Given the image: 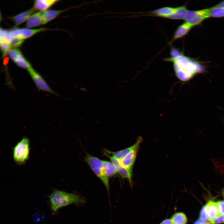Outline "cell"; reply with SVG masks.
I'll return each instance as SVG.
<instances>
[{
	"instance_id": "1",
	"label": "cell",
	"mask_w": 224,
	"mask_h": 224,
	"mask_svg": "<svg viewBox=\"0 0 224 224\" xmlns=\"http://www.w3.org/2000/svg\"><path fill=\"white\" fill-rule=\"evenodd\" d=\"M167 60L173 62L176 75L182 81L190 80L203 70L198 62L182 54H177Z\"/></svg>"
},
{
	"instance_id": "2",
	"label": "cell",
	"mask_w": 224,
	"mask_h": 224,
	"mask_svg": "<svg viewBox=\"0 0 224 224\" xmlns=\"http://www.w3.org/2000/svg\"><path fill=\"white\" fill-rule=\"evenodd\" d=\"M48 197L53 215L57 214L58 210L63 207L71 204L81 206L86 202L85 198L77 193H69L57 189L54 190Z\"/></svg>"
},
{
	"instance_id": "3",
	"label": "cell",
	"mask_w": 224,
	"mask_h": 224,
	"mask_svg": "<svg viewBox=\"0 0 224 224\" xmlns=\"http://www.w3.org/2000/svg\"><path fill=\"white\" fill-rule=\"evenodd\" d=\"M84 160L89 166L93 172L102 181L107 189L108 194H109V178L107 176L105 173L103 160L87 153L84 158Z\"/></svg>"
},
{
	"instance_id": "4",
	"label": "cell",
	"mask_w": 224,
	"mask_h": 224,
	"mask_svg": "<svg viewBox=\"0 0 224 224\" xmlns=\"http://www.w3.org/2000/svg\"><path fill=\"white\" fill-rule=\"evenodd\" d=\"M30 150L29 140L24 137L13 148V158L17 165L25 164L29 159Z\"/></svg>"
},
{
	"instance_id": "5",
	"label": "cell",
	"mask_w": 224,
	"mask_h": 224,
	"mask_svg": "<svg viewBox=\"0 0 224 224\" xmlns=\"http://www.w3.org/2000/svg\"><path fill=\"white\" fill-rule=\"evenodd\" d=\"M209 17V9L196 11L188 10L184 19L185 22L193 27L199 24Z\"/></svg>"
},
{
	"instance_id": "6",
	"label": "cell",
	"mask_w": 224,
	"mask_h": 224,
	"mask_svg": "<svg viewBox=\"0 0 224 224\" xmlns=\"http://www.w3.org/2000/svg\"><path fill=\"white\" fill-rule=\"evenodd\" d=\"M27 71L38 89L55 95L57 94L50 88L41 75L32 67L28 69Z\"/></svg>"
},
{
	"instance_id": "7",
	"label": "cell",
	"mask_w": 224,
	"mask_h": 224,
	"mask_svg": "<svg viewBox=\"0 0 224 224\" xmlns=\"http://www.w3.org/2000/svg\"><path fill=\"white\" fill-rule=\"evenodd\" d=\"M103 154L108 157L111 162L116 168L118 173L122 178L127 179L128 180L131 186H132V177L133 171L128 170L124 167L121 164L119 160L116 159L113 156L104 152Z\"/></svg>"
},
{
	"instance_id": "8",
	"label": "cell",
	"mask_w": 224,
	"mask_h": 224,
	"mask_svg": "<svg viewBox=\"0 0 224 224\" xmlns=\"http://www.w3.org/2000/svg\"><path fill=\"white\" fill-rule=\"evenodd\" d=\"M142 140V137H139L138 138L135 143L130 147L116 152L111 151L104 148V152L109 154L112 155V156L116 159L120 160L124 158L133 150L138 147H139Z\"/></svg>"
},
{
	"instance_id": "9",
	"label": "cell",
	"mask_w": 224,
	"mask_h": 224,
	"mask_svg": "<svg viewBox=\"0 0 224 224\" xmlns=\"http://www.w3.org/2000/svg\"><path fill=\"white\" fill-rule=\"evenodd\" d=\"M139 147H138L132 151L126 156L119 160L121 164L125 168L130 171H133V169Z\"/></svg>"
},
{
	"instance_id": "10",
	"label": "cell",
	"mask_w": 224,
	"mask_h": 224,
	"mask_svg": "<svg viewBox=\"0 0 224 224\" xmlns=\"http://www.w3.org/2000/svg\"><path fill=\"white\" fill-rule=\"evenodd\" d=\"M43 25L42 11H38L32 14L26 21V28H31Z\"/></svg>"
},
{
	"instance_id": "11",
	"label": "cell",
	"mask_w": 224,
	"mask_h": 224,
	"mask_svg": "<svg viewBox=\"0 0 224 224\" xmlns=\"http://www.w3.org/2000/svg\"><path fill=\"white\" fill-rule=\"evenodd\" d=\"M58 0H36L34 1L33 7L38 11H44L49 9L58 2Z\"/></svg>"
},
{
	"instance_id": "12",
	"label": "cell",
	"mask_w": 224,
	"mask_h": 224,
	"mask_svg": "<svg viewBox=\"0 0 224 224\" xmlns=\"http://www.w3.org/2000/svg\"><path fill=\"white\" fill-rule=\"evenodd\" d=\"M208 222H210L220 215L217 202L209 201L206 204Z\"/></svg>"
},
{
	"instance_id": "13",
	"label": "cell",
	"mask_w": 224,
	"mask_h": 224,
	"mask_svg": "<svg viewBox=\"0 0 224 224\" xmlns=\"http://www.w3.org/2000/svg\"><path fill=\"white\" fill-rule=\"evenodd\" d=\"M68 9L61 10H48L42 11L43 25L45 24L56 18Z\"/></svg>"
},
{
	"instance_id": "14",
	"label": "cell",
	"mask_w": 224,
	"mask_h": 224,
	"mask_svg": "<svg viewBox=\"0 0 224 224\" xmlns=\"http://www.w3.org/2000/svg\"><path fill=\"white\" fill-rule=\"evenodd\" d=\"M36 11L33 7L22 12H21L12 17V19L16 26L21 24L27 21L29 17Z\"/></svg>"
},
{
	"instance_id": "15",
	"label": "cell",
	"mask_w": 224,
	"mask_h": 224,
	"mask_svg": "<svg viewBox=\"0 0 224 224\" xmlns=\"http://www.w3.org/2000/svg\"><path fill=\"white\" fill-rule=\"evenodd\" d=\"M192 27L186 22L183 23L176 30L172 40H175L184 36L189 32Z\"/></svg>"
},
{
	"instance_id": "16",
	"label": "cell",
	"mask_w": 224,
	"mask_h": 224,
	"mask_svg": "<svg viewBox=\"0 0 224 224\" xmlns=\"http://www.w3.org/2000/svg\"><path fill=\"white\" fill-rule=\"evenodd\" d=\"M187 11L186 7L184 6L177 7L173 13L166 18L175 20L184 19Z\"/></svg>"
},
{
	"instance_id": "17",
	"label": "cell",
	"mask_w": 224,
	"mask_h": 224,
	"mask_svg": "<svg viewBox=\"0 0 224 224\" xmlns=\"http://www.w3.org/2000/svg\"><path fill=\"white\" fill-rule=\"evenodd\" d=\"M103 163L105 173L108 178L118 174L116 168L111 162L103 160Z\"/></svg>"
},
{
	"instance_id": "18",
	"label": "cell",
	"mask_w": 224,
	"mask_h": 224,
	"mask_svg": "<svg viewBox=\"0 0 224 224\" xmlns=\"http://www.w3.org/2000/svg\"><path fill=\"white\" fill-rule=\"evenodd\" d=\"M176 7H165L155 10L152 12V13L155 16L166 18L173 13L175 10Z\"/></svg>"
},
{
	"instance_id": "19",
	"label": "cell",
	"mask_w": 224,
	"mask_h": 224,
	"mask_svg": "<svg viewBox=\"0 0 224 224\" xmlns=\"http://www.w3.org/2000/svg\"><path fill=\"white\" fill-rule=\"evenodd\" d=\"M173 224H187L188 219L186 215L182 212L174 214L170 219Z\"/></svg>"
},
{
	"instance_id": "20",
	"label": "cell",
	"mask_w": 224,
	"mask_h": 224,
	"mask_svg": "<svg viewBox=\"0 0 224 224\" xmlns=\"http://www.w3.org/2000/svg\"><path fill=\"white\" fill-rule=\"evenodd\" d=\"M14 62L20 67L27 70L32 67L30 63L24 57L23 54L18 57Z\"/></svg>"
},
{
	"instance_id": "21",
	"label": "cell",
	"mask_w": 224,
	"mask_h": 224,
	"mask_svg": "<svg viewBox=\"0 0 224 224\" xmlns=\"http://www.w3.org/2000/svg\"><path fill=\"white\" fill-rule=\"evenodd\" d=\"M210 17H224V7L215 6L209 9Z\"/></svg>"
},
{
	"instance_id": "22",
	"label": "cell",
	"mask_w": 224,
	"mask_h": 224,
	"mask_svg": "<svg viewBox=\"0 0 224 224\" xmlns=\"http://www.w3.org/2000/svg\"><path fill=\"white\" fill-rule=\"evenodd\" d=\"M11 47L10 42L4 38L0 39V49L5 55Z\"/></svg>"
},
{
	"instance_id": "23",
	"label": "cell",
	"mask_w": 224,
	"mask_h": 224,
	"mask_svg": "<svg viewBox=\"0 0 224 224\" xmlns=\"http://www.w3.org/2000/svg\"><path fill=\"white\" fill-rule=\"evenodd\" d=\"M8 54L10 58L13 61L22 54L20 50L16 48L10 49L8 52Z\"/></svg>"
},
{
	"instance_id": "24",
	"label": "cell",
	"mask_w": 224,
	"mask_h": 224,
	"mask_svg": "<svg viewBox=\"0 0 224 224\" xmlns=\"http://www.w3.org/2000/svg\"><path fill=\"white\" fill-rule=\"evenodd\" d=\"M24 40L18 37H13L10 43L11 47H17L22 44Z\"/></svg>"
},
{
	"instance_id": "25",
	"label": "cell",
	"mask_w": 224,
	"mask_h": 224,
	"mask_svg": "<svg viewBox=\"0 0 224 224\" xmlns=\"http://www.w3.org/2000/svg\"><path fill=\"white\" fill-rule=\"evenodd\" d=\"M199 218L204 221L208 222L206 204L202 207L200 211Z\"/></svg>"
},
{
	"instance_id": "26",
	"label": "cell",
	"mask_w": 224,
	"mask_h": 224,
	"mask_svg": "<svg viewBox=\"0 0 224 224\" xmlns=\"http://www.w3.org/2000/svg\"><path fill=\"white\" fill-rule=\"evenodd\" d=\"M209 223L211 224H220L224 223V214H220Z\"/></svg>"
},
{
	"instance_id": "27",
	"label": "cell",
	"mask_w": 224,
	"mask_h": 224,
	"mask_svg": "<svg viewBox=\"0 0 224 224\" xmlns=\"http://www.w3.org/2000/svg\"><path fill=\"white\" fill-rule=\"evenodd\" d=\"M220 214H224V200H220L217 202Z\"/></svg>"
},
{
	"instance_id": "28",
	"label": "cell",
	"mask_w": 224,
	"mask_h": 224,
	"mask_svg": "<svg viewBox=\"0 0 224 224\" xmlns=\"http://www.w3.org/2000/svg\"><path fill=\"white\" fill-rule=\"evenodd\" d=\"M193 224H211L209 222L199 218L196 220Z\"/></svg>"
},
{
	"instance_id": "29",
	"label": "cell",
	"mask_w": 224,
	"mask_h": 224,
	"mask_svg": "<svg viewBox=\"0 0 224 224\" xmlns=\"http://www.w3.org/2000/svg\"><path fill=\"white\" fill-rule=\"evenodd\" d=\"M159 224H173L170 219H166Z\"/></svg>"
},
{
	"instance_id": "30",
	"label": "cell",
	"mask_w": 224,
	"mask_h": 224,
	"mask_svg": "<svg viewBox=\"0 0 224 224\" xmlns=\"http://www.w3.org/2000/svg\"><path fill=\"white\" fill-rule=\"evenodd\" d=\"M216 6H218V7H224V1L220 2V3L218 4L217 5H216Z\"/></svg>"
},
{
	"instance_id": "31",
	"label": "cell",
	"mask_w": 224,
	"mask_h": 224,
	"mask_svg": "<svg viewBox=\"0 0 224 224\" xmlns=\"http://www.w3.org/2000/svg\"><path fill=\"white\" fill-rule=\"evenodd\" d=\"M2 19V17L1 15L0 12V22L1 21Z\"/></svg>"
},
{
	"instance_id": "32",
	"label": "cell",
	"mask_w": 224,
	"mask_h": 224,
	"mask_svg": "<svg viewBox=\"0 0 224 224\" xmlns=\"http://www.w3.org/2000/svg\"><path fill=\"white\" fill-rule=\"evenodd\" d=\"M222 192L223 194H224V187H223L222 190Z\"/></svg>"
},
{
	"instance_id": "33",
	"label": "cell",
	"mask_w": 224,
	"mask_h": 224,
	"mask_svg": "<svg viewBox=\"0 0 224 224\" xmlns=\"http://www.w3.org/2000/svg\"><path fill=\"white\" fill-rule=\"evenodd\" d=\"M223 194V196H224V194Z\"/></svg>"
}]
</instances>
